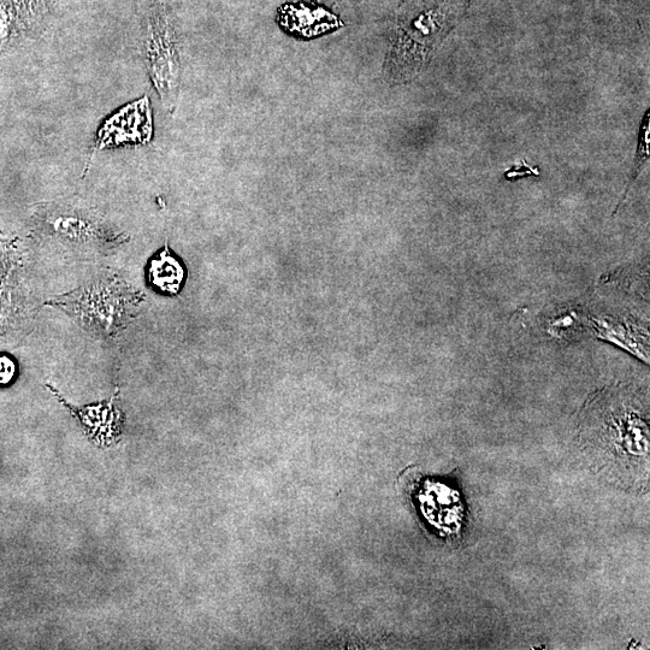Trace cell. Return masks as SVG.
Returning <instances> with one entry per match:
<instances>
[{"label":"cell","mask_w":650,"mask_h":650,"mask_svg":"<svg viewBox=\"0 0 650 650\" xmlns=\"http://www.w3.org/2000/svg\"><path fill=\"white\" fill-rule=\"evenodd\" d=\"M448 0H410L401 8L394 28L388 67L390 75L403 76L421 67L434 41L452 20Z\"/></svg>","instance_id":"cell-4"},{"label":"cell","mask_w":650,"mask_h":650,"mask_svg":"<svg viewBox=\"0 0 650 650\" xmlns=\"http://www.w3.org/2000/svg\"><path fill=\"white\" fill-rule=\"evenodd\" d=\"M146 274L153 288L170 295H176L181 291L186 276L183 265L171 253L168 245L151 258Z\"/></svg>","instance_id":"cell-8"},{"label":"cell","mask_w":650,"mask_h":650,"mask_svg":"<svg viewBox=\"0 0 650 650\" xmlns=\"http://www.w3.org/2000/svg\"><path fill=\"white\" fill-rule=\"evenodd\" d=\"M279 21L287 32L303 38L318 37L342 26L338 17L328 10L307 4L285 5L280 10Z\"/></svg>","instance_id":"cell-7"},{"label":"cell","mask_w":650,"mask_h":650,"mask_svg":"<svg viewBox=\"0 0 650 650\" xmlns=\"http://www.w3.org/2000/svg\"><path fill=\"white\" fill-rule=\"evenodd\" d=\"M144 301L143 292L105 270L74 291L53 297L46 305L64 311L96 338L114 340L138 316Z\"/></svg>","instance_id":"cell-2"},{"label":"cell","mask_w":650,"mask_h":650,"mask_svg":"<svg viewBox=\"0 0 650 650\" xmlns=\"http://www.w3.org/2000/svg\"><path fill=\"white\" fill-rule=\"evenodd\" d=\"M32 230L40 240L81 254H109L129 241L99 211L72 203L35 206Z\"/></svg>","instance_id":"cell-3"},{"label":"cell","mask_w":650,"mask_h":650,"mask_svg":"<svg viewBox=\"0 0 650 650\" xmlns=\"http://www.w3.org/2000/svg\"><path fill=\"white\" fill-rule=\"evenodd\" d=\"M579 446L592 469L624 489L649 484L648 407L628 388H606L579 416Z\"/></svg>","instance_id":"cell-1"},{"label":"cell","mask_w":650,"mask_h":650,"mask_svg":"<svg viewBox=\"0 0 650 650\" xmlns=\"http://www.w3.org/2000/svg\"><path fill=\"white\" fill-rule=\"evenodd\" d=\"M145 56L150 78L162 103L174 112L179 98L182 63L179 40L164 0H158L147 23Z\"/></svg>","instance_id":"cell-5"},{"label":"cell","mask_w":650,"mask_h":650,"mask_svg":"<svg viewBox=\"0 0 650 650\" xmlns=\"http://www.w3.org/2000/svg\"><path fill=\"white\" fill-rule=\"evenodd\" d=\"M17 366L9 356L0 354V386H7L16 376Z\"/></svg>","instance_id":"cell-11"},{"label":"cell","mask_w":650,"mask_h":650,"mask_svg":"<svg viewBox=\"0 0 650 650\" xmlns=\"http://www.w3.org/2000/svg\"><path fill=\"white\" fill-rule=\"evenodd\" d=\"M649 112H647L646 117H644L643 120V126L641 128V133H640V144H638V152H637V158H636V165L634 168V174L631 176V180L629 182L628 189H626L625 195L623 197L622 203L625 200L626 194L629 193V189L632 185V183L635 182L637 179L638 174L641 173V168L644 163H646L648 159V146H649ZM620 203V204H622Z\"/></svg>","instance_id":"cell-10"},{"label":"cell","mask_w":650,"mask_h":650,"mask_svg":"<svg viewBox=\"0 0 650 650\" xmlns=\"http://www.w3.org/2000/svg\"><path fill=\"white\" fill-rule=\"evenodd\" d=\"M46 388L55 395L64 407L78 419L85 435L94 445L106 448L115 445L121 439L124 427V415L117 400L120 398V389L108 400L88 406H75L68 403L51 383H46Z\"/></svg>","instance_id":"cell-6"},{"label":"cell","mask_w":650,"mask_h":650,"mask_svg":"<svg viewBox=\"0 0 650 650\" xmlns=\"http://www.w3.org/2000/svg\"><path fill=\"white\" fill-rule=\"evenodd\" d=\"M137 130V132L147 135L152 134L151 128V114H149V103L144 105L139 114L135 116L134 120L126 124V112L122 110L120 114L110 118L105 123L103 129H100L98 146L102 149L103 146L111 144H124V143H143L133 132L128 129Z\"/></svg>","instance_id":"cell-9"}]
</instances>
